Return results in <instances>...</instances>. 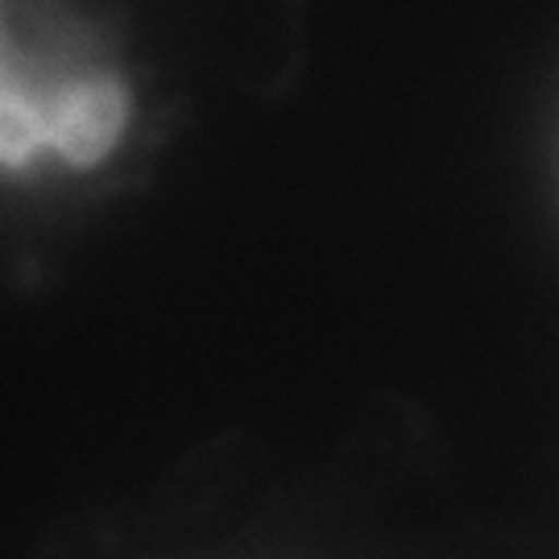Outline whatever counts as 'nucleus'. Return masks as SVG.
Segmentation results:
<instances>
[]
</instances>
